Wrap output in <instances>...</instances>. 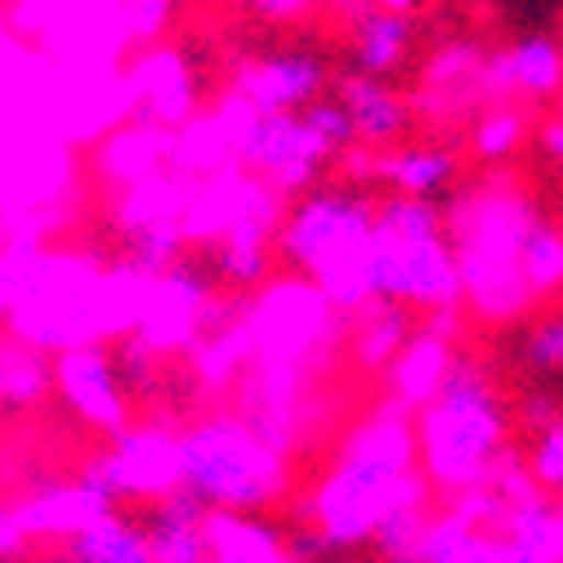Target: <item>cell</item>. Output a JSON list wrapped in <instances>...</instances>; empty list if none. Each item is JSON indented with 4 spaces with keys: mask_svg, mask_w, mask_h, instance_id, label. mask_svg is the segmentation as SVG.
<instances>
[{
    "mask_svg": "<svg viewBox=\"0 0 563 563\" xmlns=\"http://www.w3.org/2000/svg\"><path fill=\"white\" fill-rule=\"evenodd\" d=\"M523 134H528V117L519 108H492L474 134H470V148L478 162H506L515 157V148L523 144Z\"/></svg>",
    "mask_w": 563,
    "mask_h": 563,
    "instance_id": "603a6c76",
    "label": "cell"
},
{
    "mask_svg": "<svg viewBox=\"0 0 563 563\" xmlns=\"http://www.w3.org/2000/svg\"><path fill=\"white\" fill-rule=\"evenodd\" d=\"M506 407L487 372L456 354L443 385L411 411L416 465L430 492L456 497L465 487L487 483L492 465L506 452Z\"/></svg>",
    "mask_w": 563,
    "mask_h": 563,
    "instance_id": "3957f363",
    "label": "cell"
},
{
    "mask_svg": "<svg viewBox=\"0 0 563 563\" xmlns=\"http://www.w3.org/2000/svg\"><path fill=\"white\" fill-rule=\"evenodd\" d=\"M349 23V58H354V73L367 77H389L402 67L407 49H411V14H389L372 0H354L344 10Z\"/></svg>",
    "mask_w": 563,
    "mask_h": 563,
    "instance_id": "5bb4252c",
    "label": "cell"
},
{
    "mask_svg": "<svg viewBox=\"0 0 563 563\" xmlns=\"http://www.w3.org/2000/svg\"><path fill=\"white\" fill-rule=\"evenodd\" d=\"M331 318H335V309L313 282H305V277L277 282V287H268L255 300L246 340L260 349L264 363L305 367L309 349H322V340L331 335Z\"/></svg>",
    "mask_w": 563,
    "mask_h": 563,
    "instance_id": "ba28073f",
    "label": "cell"
},
{
    "mask_svg": "<svg viewBox=\"0 0 563 563\" xmlns=\"http://www.w3.org/2000/svg\"><path fill=\"white\" fill-rule=\"evenodd\" d=\"M108 497H162L179 487V434L166 430H121L112 456L95 470Z\"/></svg>",
    "mask_w": 563,
    "mask_h": 563,
    "instance_id": "8fae6325",
    "label": "cell"
},
{
    "mask_svg": "<svg viewBox=\"0 0 563 563\" xmlns=\"http://www.w3.org/2000/svg\"><path fill=\"white\" fill-rule=\"evenodd\" d=\"M483 81L492 95L554 99L563 86V45L550 36H528L497 58H483Z\"/></svg>",
    "mask_w": 563,
    "mask_h": 563,
    "instance_id": "2e32d148",
    "label": "cell"
},
{
    "mask_svg": "<svg viewBox=\"0 0 563 563\" xmlns=\"http://www.w3.org/2000/svg\"><path fill=\"white\" fill-rule=\"evenodd\" d=\"M300 112H305V121L331 144V153H344V148L358 144V139H354V121H349V112H344L340 99H313V103L300 108Z\"/></svg>",
    "mask_w": 563,
    "mask_h": 563,
    "instance_id": "484cf974",
    "label": "cell"
},
{
    "mask_svg": "<svg viewBox=\"0 0 563 563\" xmlns=\"http://www.w3.org/2000/svg\"><path fill=\"white\" fill-rule=\"evenodd\" d=\"M335 563H340V559H335Z\"/></svg>",
    "mask_w": 563,
    "mask_h": 563,
    "instance_id": "1f68e13d",
    "label": "cell"
},
{
    "mask_svg": "<svg viewBox=\"0 0 563 563\" xmlns=\"http://www.w3.org/2000/svg\"><path fill=\"white\" fill-rule=\"evenodd\" d=\"M224 125L238 166L268 184L277 197H296L313 188L322 166L335 157L327 139L305 121V112H255L233 99L224 108Z\"/></svg>",
    "mask_w": 563,
    "mask_h": 563,
    "instance_id": "52a82bcc",
    "label": "cell"
},
{
    "mask_svg": "<svg viewBox=\"0 0 563 563\" xmlns=\"http://www.w3.org/2000/svg\"><path fill=\"white\" fill-rule=\"evenodd\" d=\"M358 318V331H354V358L367 367V372H385L389 358L407 344L411 335V309L398 305V300H380L372 296L363 309H354Z\"/></svg>",
    "mask_w": 563,
    "mask_h": 563,
    "instance_id": "ffe728a7",
    "label": "cell"
},
{
    "mask_svg": "<svg viewBox=\"0 0 563 563\" xmlns=\"http://www.w3.org/2000/svg\"><path fill=\"white\" fill-rule=\"evenodd\" d=\"M501 532H510L523 550H532L537 563H563V506H550L541 492L510 506Z\"/></svg>",
    "mask_w": 563,
    "mask_h": 563,
    "instance_id": "44dd1931",
    "label": "cell"
},
{
    "mask_svg": "<svg viewBox=\"0 0 563 563\" xmlns=\"http://www.w3.org/2000/svg\"><path fill=\"white\" fill-rule=\"evenodd\" d=\"M153 510L139 523L153 563H206V506L188 487H170L148 497Z\"/></svg>",
    "mask_w": 563,
    "mask_h": 563,
    "instance_id": "4fadbf2b",
    "label": "cell"
},
{
    "mask_svg": "<svg viewBox=\"0 0 563 563\" xmlns=\"http://www.w3.org/2000/svg\"><path fill=\"white\" fill-rule=\"evenodd\" d=\"M456 327H461V305L430 309L426 327L411 331L407 344L398 349V354L389 358V367H385L389 372V402L416 411L420 402H426L443 385V376H448V367L456 358Z\"/></svg>",
    "mask_w": 563,
    "mask_h": 563,
    "instance_id": "30bf717a",
    "label": "cell"
},
{
    "mask_svg": "<svg viewBox=\"0 0 563 563\" xmlns=\"http://www.w3.org/2000/svg\"><path fill=\"white\" fill-rule=\"evenodd\" d=\"M528 461H532V465H528L532 483L545 487V492H559V497H563V416L545 420V430H541V439H537V448H532Z\"/></svg>",
    "mask_w": 563,
    "mask_h": 563,
    "instance_id": "cb8c5ba5",
    "label": "cell"
},
{
    "mask_svg": "<svg viewBox=\"0 0 563 563\" xmlns=\"http://www.w3.org/2000/svg\"><path fill=\"white\" fill-rule=\"evenodd\" d=\"M318 5H331V10H340V14H344L349 5H354V0H318Z\"/></svg>",
    "mask_w": 563,
    "mask_h": 563,
    "instance_id": "f546056e",
    "label": "cell"
},
{
    "mask_svg": "<svg viewBox=\"0 0 563 563\" xmlns=\"http://www.w3.org/2000/svg\"><path fill=\"white\" fill-rule=\"evenodd\" d=\"M238 5L260 14V19H273V23H296L318 5V0H238Z\"/></svg>",
    "mask_w": 563,
    "mask_h": 563,
    "instance_id": "4316f807",
    "label": "cell"
},
{
    "mask_svg": "<svg viewBox=\"0 0 563 563\" xmlns=\"http://www.w3.org/2000/svg\"><path fill=\"white\" fill-rule=\"evenodd\" d=\"M335 99L344 103L349 121H354V139L367 148H389L394 139L407 130L411 112L407 99L398 90L385 86V77H367V73H349L335 86Z\"/></svg>",
    "mask_w": 563,
    "mask_h": 563,
    "instance_id": "e0dca14e",
    "label": "cell"
},
{
    "mask_svg": "<svg viewBox=\"0 0 563 563\" xmlns=\"http://www.w3.org/2000/svg\"><path fill=\"white\" fill-rule=\"evenodd\" d=\"M367 166H372V175L385 179L394 192H402V197H426V201L443 197V192L456 184V170H461L456 153H448V148H402V153H385V148H380L376 157H367Z\"/></svg>",
    "mask_w": 563,
    "mask_h": 563,
    "instance_id": "d6986e66",
    "label": "cell"
},
{
    "mask_svg": "<svg viewBox=\"0 0 563 563\" xmlns=\"http://www.w3.org/2000/svg\"><path fill=\"white\" fill-rule=\"evenodd\" d=\"M300 201L282 210L273 246L282 264H291L296 277L331 300L335 313H354L372 300V224H376V201L349 188H305Z\"/></svg>",
    "mask_w": 563,
    "mask_h": 563,
    "instance_id": "277c9868",
    "label": "cell"
},
{
    "mask_svg": "<svg viewBox=\"0 0 563 563\" xmlns=\"http://www.w3.org/2000/svg\"><path fill=\"white\" fill-rule=\"evenodd\" d=\"M372 5H380V10H389V14H416L420 0H372Z\"/></svg>",
    "mask_w": 563,
    "mask_h": 563,
    "instance_id": "f1b7e54d",
    "label": "cell"
},
{
    "mask_svg": "<svg viewBox=\"0 0 563 563\" xmlns=\"http://www.w3.org/2000/svg\"><path fill=\"white\" fill-rule=\"evenodd\" d=\"M54 380L81 420L90 426L108 430V434H121L125 430V394H121V372L112 367L108 354L99 349H67L54 367Z\"/></svg>",
    "mask_w": 563,
    "mask_h": 563,
    "instance_id": "7c38bea8",
    "label": "cell"
},
{
    "mask_svg": "<svg viewBox=\"0 0 563 563\" xmlns=\"http://www.w3.org/2000/svg\"><path fill=\"white\" fill-rule=\"evenodd\" d=\"M327 81L331 73L318 49H305V45L273 49L238 73V103L255 112H300L313 99H322Z\"/></svg>",
    "mask_w": 563,
    "mask_h": 563,
    "instance_id": "9c48e42d",
    "label": "cell"
},
{
    "mask_svg": "<svg viewBox=\"0 0 563 563\" xmlns=\"http://www.w3.org/2000/svg\"><path fill=\"white\" fill-rule=\"evenodd\" d=\"M519 264H523V277H528L537 305L563 296V229L550 224L545 216H537L528 238H523Z\"/></svg>",
    "mask_w": 563,
    "mask_h": 563,
    "instance_id": "7402d4cb",
    "label": "cell"
},
{
    "mask_svg": "<svg viewBox=\"0 0 563 563\" xmlns=\"http://www.w3.org/2000/svg\"><path fill=\"white\" fill-rule=\"evenodd\" d=\"M63 563H153L144 528L125 519L117 506L95 510L77 528H67L63 541Z\"/></svg>",
    "mask_w": 563,
    "mask_h": 563,
    "instance_id": "ac0fdd59",
    "label": "cell"
},
{
    "mask_svg": "<svg viewBox=\"0 0 563 563\" xmlns=\"http://www.w3.org/2000/svg\"><path fill=\"white\" fill-rule=\"evenodd\" d=\"M430 483L416 465L411 411L398 402H380L363 426L344 439L335 465L322 474L313 492V523L327 550L363 545L372 532L407 506H430Z\"/></svg>",
    "mask_w": 563,
    "mask_h": 563,
    "instance_id": "6da1fadb",
    "label": "cell"
},
{
    "mask_svg": "<svg viewBox=\"0 0 563 563\" xmlns=\"http://www.w3.org/2000/svg\"><path fill=\"white\" fill-rule=\"evenodd\" d=\"M206 563H300L268 519L251 510H206Z\"/></svg>",
    "mask_w": 563,
    "mask_h": 563,
    "instance_id": "9a60e30c",
    "label": "cell"
},
{
    "mask_svg": "<svg viewBox=\"0 0 563 563\" xmlns=\"http://www.w3.org/2000/svg\"><path fill=\"white\" fill-rule=\"evenodd\" d=\"M541 153L563 170V117H554V121L541 125Z\"/></svg>",
    "mask_w": 563,
    "mask_h": 563,
    "instance_id": "83f0119b",
    "label": "cell"
},
{
    "mask_svg": "<svg viewBox=\"0 0 563 563\" xmlns=\"http://www.w3.org/2000/svg\"><path fill=\"white\" fill-rule=\"evenodd\" d=\"M372 296L398 300L407 309H448L461 305V273L452 260L443 210L426 197L376 201L372 224Z\"/></svg>",
    "mask_w": 563,
    "mask_h": 563,
    "instance_id": "5b68a950",
    "label": "cell"
},
{
    "mask_svg": "<svg viewBox=\"0 0 563 563\" xmlns=\"http://www.w3.org/2000/svg\"><path fill=\"white\" fill-rule=\"evenodd\" d=\"M554 103H559V117H563V86L554 90Z\"/></svg>",
    "mask_w": 563,
    "mask_h": 563,
    "instance_id": "4dcf8cb0",
    "label": "cell"
},
{
    "mask_svg": "<svg viewBox=\"0 0 563 563\" xmlns=\"http://www.w3.org/2000/svg\"><path fill=\"white\" fill-rule=\"evenodd\" d=\"M519 358H523L528 367H541V372H559V367H563V313L537 322L532 331H523Z\"/></svg>",
    "mask_w": 563,
    "mask_h": 563,
    "instance_id": "d4e9b609",
    "label": "cell"
},
{
    "mask_svg": "<svg viewBox=\"0 0 563 563\" xmlns=\"http://www.w3.org/2000/svg\"><path fill=\"white\" fill-rule=\"evenodd\" d=\"M541 216L537 201L515 179H478L443 216L452 260L461 273V305L483 322H519L537 309V296L523 277L519 251Z\"/></svg>",
    "mask_w": 563,
    "mask_h": 563,
    "instance_id": "7a4b0ae2",
    "label": "cell"
},
{
    "mask_svg": "<svg viewBox=\"0 0 563 563\" xmlns=\"http://www.w3.org/2000/svg\"><path fill=\"white\" fill-rule=\"evenodd\" d=\"M179 487L206 510H268L287 492V456L246 420L210 416L179 439Z\"/></svg>",
    "mask_w": 563,
    "mask_h": 563,
    "instance_id": "8992f818",
    "label": "cell"
}]
</instances>
